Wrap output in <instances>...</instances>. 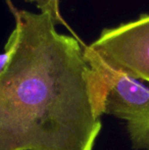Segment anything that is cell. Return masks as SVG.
<instances>
[{
  "label": "cell",
  "mask_w": 149,
  "mask_h": 150,
  "mask_svg": "<svg viewBox=\"0 0 149 150\" xmlns=\"http://www.w3.org/2000/svg\"><path fill=\"white\" fill-rule=\"evenodd\" d=\"M0 75V150H93L107 86L45 13L16 10Z\"/></svg>",
  "instance_id": "6da1fadb"
},
{
  "label": "cell",
  "mask_w": 149,
  "mask_h": 150,
  "mask_svg": "<svg viewBox=\"0 0 149 150\" xmlns=\"http://www.w3.org/2000/svg\"><path fill=\"white\" fill-rule=\"evenodd\" d=\"M84 56L107 86L105 113L125 120L133 149L149 150V84L112 69L88 45Z\"/></svg>",
  "instance_id": "7a4b0ae2"
},
{
  "label": "cell",
  "mask_w": 149,
  "mask_h": 150,
  "mask_svg": "<svg viewBox=\"0 0 149 150\" xmlns=\"http://www.w3.org/2000/svg\"><path fill=\"white\" fill-rule=\"evenodd\" d=\"M88 46L112 69L149 84V14L104 29Z\"/></svg>",
  "instance_id": "3957f363"
},
{
  "label": "cell",
  "mask_w": 149,
  "mask_h": 150,
  "mask_svg": "<svg viewBox=\"0 0 149 150\" xmlns=\"http://www.w3.org/2000/svg\"><path fill=\"white\" fill-rule=\"evenodd\" d=\"M31 3H36L41 13L48 14L52 18L55 25H64V22L60 16L59 1L58 0H25Z\"/></svg>",
  "instance_id": "277c9868"
},
{
  "label": "cell",
  "mask_w": 149,
  "mask_h": 150,
  "mask_svg": "<svg viewBox=\"0 0 149 150\" xmlns=\"http://www.w3.org/2000/svg\"><path fill=\"white\" fill-rule=\"evenodd\" d=\"M10 58H11V50L7 47H4V52L0 53V75L5 71Z\"/></svg>",
  "instance_id": "5b68a950"
}]
</instances>
